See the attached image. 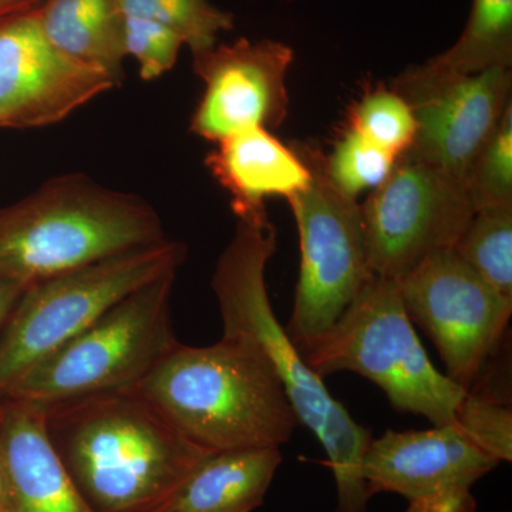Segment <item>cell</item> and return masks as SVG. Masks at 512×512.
<instances>
[{
	"instance_id": "5b68a950",
	"label": "cell",
	"mask_w": 512,
	"mask_h": 512,
	"mask_svg": "<svg viewBox=\"0 0 512 512\" xmlns=\"http://www.w3.org/2000/svg\"><path fill=\"white\" fill-rule=\"evenodd\" d=\"M301 355L322 379L338 372L366 377L394 409L426 417L433 426L456 424L467 394L431 362L404 309L399 282L379 276Z\"/></svg>"
},
{
	"instance_id": "30bf717a",
	"label": "cell",
	"mask_w": 512,
	"mask_h": 512,
	"mask_svg": "<svg viewBox=\"0 0 512 512\" xmlns=\"http://www.w3.org/2000/svg\"><path fill=\"white\" fill-rule=\"evenodd\" d=\"M399 288L407 315L439 350L446 375L471 392L507 330L512 299L491 288L453 248L430 255Z\"/></svg>"
},
{
	"instance_id": "9c48e42d",
	"label": "cell",
	"mask_w": 512,
	"mask_h": 512,
	"mask_svg": "<svg viewBox=\"0 0 512 512\" xmlns=\"http://www.w3.org/2000/svg\"><path fill=\"white\" fill-rule=\"evenodd\" d=\"M360 207L370 268L396 282L453 248L476 212L463 183L407 157Z\"/></svg>"
},
{
	"instance_id": "44dd1931",
	"label": "cell",
	"mask_w": 512,
	"mask_h": 512,
	"mask_svg": "<svg viewBox=\"0 0 512 512\" xmlns=\"http://www.w3.org/2000/svg\"><path fill=\"white\" fill-rule=\"evenodd\" d=\"M121 16L161 23L190 47L192 56L217 45L221 32L232 29L234 18L211 0H116Z\"/></svg>"
},
{
	"instance_id": "8fae6325",
	"label": "cell",
	"mask_w": 512,
	"mask_h": 512,
	"mask_svg": "<svg viewBox=\"0 0 512 512\" xmlns=\"http://www.w3.org/2000/svg\"><path fill=\"white\" fill-rule=\"evenodd\" d=\"M390 89L406 100L416 120L412 147L402 157L464 184L471 164L512 103V70L458 74L426 60L404 70Z\"/></svg>"
},
{
	"instance_id": "cb8c5ba5",
	"label": "cell",
	"mask_w": 512,
	"mask_h": 512,
	"mask_svg": "<svg viewBox=\"0 0 512 512\" xmlns=\"http://www.w3.org/2000/svg\"><path fill=\"white\" fill-rule=\"evenodd\" d=\"M474 210L512 205V103L464 181Z\"/></svg>"
},
{
	"instance_id": "484cf974",
	"label": "cell",
	"mask_w": 512,
	"mask_h": 512,
	"mask_svg": "<svg viewBox=\"0 0 512 512\" xmlns=\"http://www.w3.org/2000/svg\"><path fill=\"white\" fill-rule=\"evenodd\" d=\"M183 39L153 20L123 16V47L138 63L140 77L156 80L175 66Z\"/></svg>"
},
{
	"instance_id": "277c9868",
	"label": "cell",
	"mask_w": 512,
	"mask_h": 512,
	"mask_svg": "<svg viewBox=\"0 0 512 512\" xmlns=\"http://www.w3.org/2000/svg\"><path fill=\"white\" fill-rule=\"evenodd\" d=\"M165 238L140 197L62 175L0 208V279L35 284Z\"/></svg>"
},
{
	"instance_id": "2e32d148",
	"label": "cell",
	"mask_w": 512,
	"mask_h": 512,
	"mask_svg": "<svg viewBox=\"0 0 512 512\" xmlns=\"http://www.w3.org/2000/svg\"><path fill=\"white\" fill-rule=\"evenodd\" d=\"M217 144L205 164L231 197L237 218L265 214L266 198L288 200L311 184V168L301 154L265 128H247Z\"/></svg>"
},
{
	"instance_id": "ffe728a7",
	"label": "cell",
	"mask_w": 512,
	"mask_h": 512,
	"mask_svg": "<svg viewBox=\"0 0 512 512\" xmlns=\"http://www.w3.org/2000/svg\"><path fill=\"white\" fill-rule=\"evenodd\" d=\"M453 249L491 288L512 299V205L474 212Z\"/></svg>"
},
{
	"instance_id": "9a60e30c",
	"label": "cell",
	"mask_w": 512,
	"mask_h": 512,
	"mask_svg": "<svg viewBox=\"0 0 512 512\" xmlns=\"http://www.w3.org/2000/svg\"><path fill=\"white\" fill-rule=\"evenodd\" d=\"M0 512H96L47 436L40 404L3 399Z\"/></svg>"
},
{
	"instance_id": "83f0119b",
	"label": "cell",
	"mask_w": 512,
	"mask_h": 512,
	"mask_svg": "<svg viewBox=\"0 0 512 512\" xmlns=\"http://www.w3.org/2000/svg\"><path fill=\"white\" fill-rule=\"evenodd\" d=\"M42 3L43 0H0V23L23 13L32 12Z\"/></svg>"
},
{
	"instance_id": "7a4b0ae2",
	"label": "cell",
	"mask_w": 512,
	"mask_h": 512,
	"mask_svg": "<svg viewBox=\"0 0 512 512\" xmlns=\"http://www.w3.org/2000/svg\"><path fill=\"white\" fill-rule=\"evenodd\" d=\"M40 406L47 436L96 512H156L211 454L134 389Z\"/></svg>"
},
{
	"instance_id": "ba28073f",
	"label": "cell",
	"mask_w": 512,
	"mask_h": 512,
	"mask_svg": "<svg viewBox=\"0 0 512 512\" xmlns=\"http://www.w3.org/2000/svg\"><path fill=\"white\" fill-rule=\"evenodd\" d=\"M298 153L311 168L312 181L286 200L301 244V269L286 332L302 352L332 329L375 274L367 256L362 207L329 183L319 153L311 148Z\"/></svg>"
},
{
	"instance_id": "7402d4cb",
	"label": "cell",
	"mask_w": 512,
	"mask_h": 512,
	"mask_svg": "<svg viewBox=\"0 0 512 512\" xmlns=\"http://www.w3.org/2000/svg\"><path fill=\"white\" fill-rule=\"evenodd\" d=\"M397 157L370 143L352 128L339 138L328 158H322L329 183L340 194L357 201L363 192L375 191L386 181Z\"/></svg>"
},
{
	"instance_id": "8992f818",
	"label": "cell",
	"mask_w": 512,
	"mask_h": 512,
	"mask_svg": "<svg viewBox=\"0 0 512 512\" xmlns=\"http://www.w3.org/2000/svg\"><path fill=\"white\" fill-rule=\"evenodd\" d=\"M185 256L184 244L165 238L30 284L0 330V399L111 306L177 272Z\"/></svg>"
},
{
	"instance_id": "7c38bea8",
	"label": "cell",
	"mask_w": 512,
	"mask_h": 512,
	"mask_svg": "<svg viewBox=\"0 0 512 512\" xmlns=\"http://www.w3.org/2000/svg\"><path fill=\"white\" fill-rule=\"evenodd\" d=\"M457 429L386 431L372 439L363 458V478L373 495L407 500L406 512H477L473 487L498 466Z\"/></svg>"
},
{
	"instance_id": "5bb4252c",
	"label": "cell",
	"mask_w": 512,
	"mask_h": 512,
	"mask_svg": "<svg viewBox=\"0 0 512 512\" xmlns=\"http://www.w3.org/2000/svg\"><path fill=\"white\" fill-rule=\"evenodd\" d=\"M114 87L109 74L56 49L36 9L0 23V127L52 126Z\"/></svg>"
},
{
	"instance_id": "6da1fadb",
	"label": "cell",
	"mask_w": 512,
	"mask_h": 512,
	"mask_svg": "<svg viewBox=\"0 0 512 512\" xmlns=\"http://www.w3.org/2000/svg\"><path fill=\"white\" fill-rule=\"evenodd\" d=\"M237 220L211 281L222 336L251 343L271 363L299 424L315 434L328 456L336 484L335 512H367L372 494L363 478V458L372 433L330 394L276 319L265 279L266 266L278 248L275 225L268 214Z\"/></svg>"
},
{
	"instance_id": "e0dca14e",
	"label": "cell",
	"mask_w": 512,
	"mask_h": 512,
	"mask_svg": "<svg viewBox=\"0 0 512 512\" xmlns=\"http://www.w3.org/2000/svg\"><path fill=\"white\" fill-rule=\"evenodd\" d=\"M281 463L278 447L210 454L156 512H252L264 503Z\"/></svg>"
},
{
	"instance_id": "f546056e",
	"label": "cell",
	"mask_w": 512,
	"mask_h": 512,
	"mask_svg": "<svg viewBox=\"0 0 512 512\" xmlns=\"http://www.w3.org/2000/svg\"><path fill=\"white\" fill-rule=\"evenodd\" d=\"M2 402H3V399H0V409H2Z\"/></svg>"
},
{
	"instance_id": "d6986e66",
	"label": "cell",
	"mask_w": 512,
	"mask_h": 512,
	"mask_svg": "<svg viewBox=\"0 0 512 512\" xmlns=\"http://www.w3.org/2000/svg\"><path fill=\"white\" fill-rule=\"evenodd\" d=\"M431 64L458 74L512 66V0H473L460 37Z\"/></svg>"
},
{
	"instance_id": "4316f807",
	"label": "cell",
	"mask_w": 512,
	"mask_h": 512,
	"mask_svg": "<svg viewBox=\"0 0 512 512\" xmlns=\"http://www.w3.org/2000/svg\"><path fill=\"white\" fill-rule=\"evenodd\" d=\"M28 286L23 282L0 279V330L8 322L10 313L15 309L16 303L19 302L20 296Z\"/></svg>"
},
{
	"instance_id": "603a6c76",
	"label": "cell",
	"mask_w": 512,
	"mask_h": 512,
	"mask_svg": "<svg viewBox=\"0 0 512 512\" xmlns=\"http://www.w3.org/2000/svg\"><path fill=\"white\" fill-rule=\"evenodd\" d=\"M350 128L397 158L410 150L416 136L412 109L393 89L367 93L350 113Z\"/></svg>"
},
{
	"instance_id": "ac0fdd59",
	"label": "cell",
	"mask_w": 512,
	"mask_h": 512,
	"mask_svg": "<svg viewBox=\"0 0 512 512\" xmlns=\"http://www.w3.org/2000/svg\"><path fill=\"white\" fill-rule=\"evenodd\" d=\"M49 42L76 62L123 80V16L116 0H43L36 9Z\"/></svg>"
},
{
	"instance_id": "f1b7e54d",
	"label": "cell",
	"mask_w": 512,
	"mask_h": 512,
	"mask_svg": "<svg viewBox=\"0 0 512 512\" xmlns=\"http://www.w3.org/2000/svg\"><path fill=\"white\" fill-rule=\"evenodd\" d=\"M0 490H2V477H0Z\"/></svg>"
},
{
	"instance_id": "52a82bcc",
	"label": "cell",
	"mask_w": 512,
	"mask_h": 512,
	"mask_svg": "<svg viewBox=\"0 0 512 512\" xmlns=\"http://www.w3.org/2000/svg\"><path fill=\"white\" fill-rule=\"evenodd\" d=\"M174 274L141 286L23 377L3 399L49 404L136 387L178 345Z\"/></svg>"
},
{
	"instance_id": "4fadbf2b",
	"label": "cell",
	"mask_w": 512,
	"mask_h": 512,
	"mask_svg": "<svg viewBox=\"0 0 512 512\" xmlns=\"http://www.w3.org/2000/svg\"><path fill=\"white\" fill-rule=\"evenodd\" d=\"M293 57L285 43L245 37L194 55L204 93L192 114L191 133L220 143L247 128L281 127L288 116L286 74Z\"/></svg>"
},
{
	"instance_id": "d4e9b609",
	"label": "cell",
	"mask_w": 512,
	"mask_h": 512,
	"mask_svg": "<svg viewBox=\"0 0 512 512\" xmlns=\"http://www.w3.org/2000/svg\"><path fill=\"white\" fill-rule=\"evenodd\" d=\"M457 429L498 463L512 460V412L495 399L467 392L456 413Z\"/></svg>"
},
{
	"instance_id": "3957f363",
	"label": "cell",
	"mask_w": 512,
	"mask_h": 512,
	"mask_svg": "<svg viewBox=\"0 0 512 512\" xmlns=\"http://www.w3.org/2000/svg\"><path fill=\"white\" fill-rule=\"evenodd\" d=\"M133 389L211 454L281 448L299 424L269 360L241 339L178 343Z\"/></svg>"
}]
</instances>
